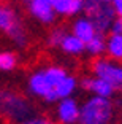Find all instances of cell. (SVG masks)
I'll return each mask as SVG.
<instances>
[{
    "mask_svg": "<svg viewBox=\"0 0 122 124\" xmlns=\"http://www.w3.org/2000/svg\"><path fill=\"white\" fill-rule=\"evenodd\" d=\"M35 115V105L21 92L11 89H0V116L11 124H19L21 121Z\"/></svg>",
    "mask_w": 122,
    "mask_h": 124,
    "instance_id": "6da1fadb",
    "label": "cell"
},
{
    "mask_svg": "<svg viewBox=\"0 0 122 124\" xmlns=\"http://www.w3.org/2000/svg\"><path fill=\"white\" fill-rule=\"evenodd\" d=\"M114 118L113 102L106 97L90 95L81 103L78 124H111Z\"/></svg>",
    "mask_w": 122,
    "mask_h": 124,
    "instance_id": "7a4b0ae2",
    "label": "cell"
},
{
    "mask_svg": "<svg viewBox=\"0 0 122 124\" xmlns=\"http://www.w3.org/2000/svg\"><path fill=\"white\" fill-rule=\"evenodd\" d=\"M0 32L7 33L18 48H25L29 43V33L24 22L11 5H0Z\"/></svg>",
    "mask_w": 122,
    "mask_h": 124,
    "instance_id": "3957f363",
    "label": "cell"
},
{
    "mask_svg": "<svg viewBox=\"0 0 122 124\" xmlns=\"http://www.w3.org/2000/svg\"><path fill=\"white\" fill-rule=\"evenodd\" d=\"M25 91H27L29 95L43 100L48 105L56 103L59 100L57 94H56V89H54V86L51 84V81L48 80L46 72H44L43 67L35 69L33 72L29 73L27 81H25Z\"/></svg>",
    "mask_w": 122,
    "mask_h": 124,
    "instance_id": "277c9868",
    "label": "cell"
},
{
    "mask_svg": "<svg viewBox=\"0 0 122 124\" xmlns=\"http://www.w3.org/2000/svg\"><path fill=\"white\" fill-rule=\"evenodd\" d=\"M83 13L95 24L100 33H105L111 29L113 21L116 19V13L111 3L101 2V0H84Z\"/></svg>",
    "mask_w": 122,
    "mask_h": 124,
    "instance_id": "5b68a950",
    "label": "cell"
},
{
    "mask_svg": "<svg viewBox=\"0 0 122 124\" xmlns=\"http://www.w3.org/2000/svg\"><path fill=\"white\" fill-rule=\"evenodd\" d=\"M90 70H92V75L111 84L114 92H122V62L100 56L92 62Z\"/></svg>",
    "mask_w": 122,
    "mask_h": 124,
    "instance_id": "8992f818",
    "label": "cell"
},
{
    "mask_svg": "<svg viewBox=\"0 0 122 124\" xmlns=\"http://www.w3.org/2000/svg\"><path fill=\"white\" fill-rule=\"evenodd\" d=\"M79 102L75 97H64L56 102L54 118L59 124H78L79 119Z\"/></svg>",
    "mask_w": 122,
    "mask_h": 124,
    "instance_id": "52a82bcc",
    "label": "cell"
},
{
    "mask_svg": "<svg viewBox=\"0 0 122 124\" xmlns=\"http://www.w3.org/2000/svg\"><path fill=\"white\" fill-rule=\"evenodd\" d=\"M25 8L35 21H38L40 24H44V26H51L57 19V15L52 8L51 0H27Z\"/></svg>",
    "mask_w": 122,
    "mask_h": 124,
    "instance_id": "ba28073f",
    "label": "cell"
},
{
    "mask_svg": "<svg viewBox=\"0 0 122 124\" xmlns=\"http://www.w3.org/2000/svg\"><path fill=\"white\" fill-rule=\"evenodd\" d=\"M79 86L84 91L90 92V95H97V97H106L111 99V95L114 94V89L109 83H106L105 80L98 77H84L79 80Z\"/></svg>",
    "mask_w": 122,
    "mask_h": 124,
    "instance_id": "9c48e42d",
    "label": "cell"
},
{
    "mask_svg": "<svg viewBox=\"0 0 122 124\" xmlns=\"http://www.w3.org/2000/svg\"><path fill=\"white\" fill-rule=\"evenodd\" d=\"M72 33H75L78 38H81L86 43V41H89L90 38H93L97 35L98 30L95 27V24L84 15V16H76L75 21L72 22Z\"/></svg>",
    "mask_w": 122,
    "mask_h": 124,
    "instance_id": "30bf717a",
    "label": "cell"
},
{
    "mask_svg": "<svg viewBox=\"0 0 122 124\" xmlns=\"http://www.w3.org/2000/svg\"><path fill=\"white\" fill-rule=\"evenodd\" d=\"M51 3L57 16L72 18V16H78L79 13H83L84 0H51Z\"/></svg>",
    "mask_w": 122,
    "mask_h": 124,
    "instance_id": "8fae6325",
    "label": "cell"
},
{
    "mask_svg": "<svg viewBox=\"0 0 122 124\" xmlns=\"http://www.w3.org/2000/svg\"><path fill=\"white\" fill-rule=\"evenodd\" d=\"M59 48L64 54L72 56V57H79L86 53V43L81 38H78L75 33H65Z\"/></svg>",
    "mask_w": 122,
    "mask_h": 124,
    "instance_id": "7c38bea8",
    "label": "cell"
},
{
    "mask_svg": "<svg viewBox=\"0 0 122 124\" xmlns=\"http://www.w3.org/2000/svg\"><path fill=\"white\" fill-rule=\"evenodd\" d=\"M78 86H79L78 78H76L75 75H72V73H67V75L62 78L60 83L56 86V94H57L59 99L72 97V95H75Z\"/></svg>",
    "mask_w": 122,
    "mask_h": 124,
    "instance_id": "4fadbf2b",
    "label": "cell"
},
{
    "mask_svg": "<svg viewBox=\"0 0 122 124\" xmlns=\"http://www.w3.org/2000/svg\"><path fill=\"white\" fill-rule=\"evenodd\" d=\"M105 53L109 59L122 62V33H113L106 38V48Z\"/></svg>",
    "mask_w": 122,
    "mask_h": 124,
    "instance_id": "5bb4252c",
    "label": "cell"
},
{
    "mask_svg": "<svg viewBox=\"0 0 122 124\" xmlns=\"http://www.w3.org/2000/svg\"><path fill=\"white\" fill-rule=\"evenodd\" d=\"M105 48H106V38H105V33L98 32L97 35L90 38L89 41H86V53L90 57H100L101 54H105Z\"/></svg>",
    "mask_w": 122,
    "mask_h": 124,
    "instance_id": "9a60e30c",
    "label": "cell"
},
{
    "mask_svg": "<svg viewBox=\"0 0 122 124\" xmlns=\"http://www.w3.org/2000/svg\"><path fill=\"white\" fill-rule=\"evenodd\" d=\"M19 65V56L18 53L3 49L0 51V72H13Z\"/></svg>",
    "mask_w": 122,
    "mask_h": 124,
    "instance_id": "2e32d148",
    "label": "cell"
},
{
    "mask_svg": "<svg viewBox=\"0 0 122 124\" xmlns=\"http://www.w3.org/2000/svg\"><path fill=\"white\" fill-rule=\"evenodd\" d=\"M65 29H62V27H54V29L49 30V33H48L46 37V45L49 48H59V45H60L62 38L65 37Z\"/></svg>",
    "mask_w": 122,
    "mask_h": 124,
    "instance_id": "e0dca14e",
    "label": "cell"
},
{
    "mask_svg": "<svg viewBox=\"0 0 122 124\" xmlns=\"http://www.w3.org/2000/svg\"><path fill=\"white\" fill-rule=\"evenodd\" d=\"M19 124H59V123L51 119V118H48V116H43V115H33V116L21 121Z\"/></svg>",
    "mask_w": 122,
    "mask_h": 124,
    "instance_id": "ac0fdd59",
    "label": "cell"
},
{
    "mask_svg": "<svg viewBox=\"0 0 122 124\" xmlns=\"http://www.w3.org/2000/svg\"><path fill=\"white\" fill-rule=\"evenodd\" d=\"M109 30H111L113 33H122V18H117V16H116V19L113 21Z\"/></svg>",
    "mask_w": 122,
    "mask_h": 124,
    "instance_id": "d6986e66",
    "label": "cell"
},
{
    "mask_svg": "<svg viewBox=\"0 0 122 124\" xmlns=\"http://www.w3.org/2000/svg\"><path fill=\"white\" fill-rule=\"evenodd\" d=\"M111 7L114 10L116 16L117 18H122V0H111Z\"/></svg>",
    "mask_w": 122,
    "mask_h": 124,
    "instance_id": "ffe728a7",
    "label": "cell"
},
{
    "mask_svg": "<svg viewBox=\"0 0 122 124\" xmlns=\"http://www.w3.org/2000/svg\"><path fill=\"white\" fill-rule=\"evenodd\" d=\"M101 2H106V3H111V0H101Z\"/></svg>",
    "mask_w": 122,
    "mask_h": 124,
    "instance_id": "44dd1931",
    "label": "cell"
},
{
    "mask_svg": "<svg viewBox=\"0 0 122 124\" xmlns=\"http://www.w3.org/2000/svg\"><path fill=\"white\" fill-rule=\"evenodd\" d=\"M21 2H24V3H25V2H27V0H21Z\"/></svg>",
    "mask_w": 122,
    "mask_h": 124,
    "instance_id": "7402d4cb",
    "label": "cell"
}]
</instances>
